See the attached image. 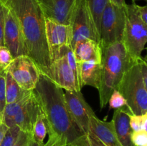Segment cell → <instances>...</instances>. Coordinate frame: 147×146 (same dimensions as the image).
Instances as JSON below:
<instances>
[{"label":"cell","instance_id":"52a82bcc","mask_svg":"<svg viewBox=\"0 0 147 146\" xmlns=\"http://www.w3.org/2000/svg\"><path fill=\"white\" fill-rule=\"evenodd\" d=\"M70 26L73 33L71 47L78 42L86 39L100 43L98 31L95 25L86 0L76 1Z\"/></svg>","mask_w":147,"mask_h":146},{"label":"cell","instance_id":"d590c367","mask_svg":"<svg viewBox=\"0 0 147 146\" xmlns=\"http://www.w3.org/2000/svg\"><path fill=\"white\" fill-rule=\"evenodd\" d=\"M78 140V141L80 142V143H81L83 146H90L88 144V142L87 139H86V135H83L82 137H79Z\"/></svg>","mask_w":147,"mask_h":146},{"label":"cell","instance_id":"484cf974","mask_svg":"<svg viewBox=\"0 0 147 146\" xmlns=\"http://www.w3.org/2000/svg\"><path fill=\"white\" fill-rule=\"evenodd\" d=\"M12 54L4 45L0 46V69L7 70L14 60Z\"/></svg>","mask_w":147,"mask_h":146},{"label":"cell","instance_id":"e575fe53","mask_svg":"<svg viewBox=\"0 0 147 146\" xmlns=\"http://www.w3.org/2000/svg\"><path fill=\"white\" fill-rule=\"evenodd\" d=\"M110 1L119 7H124L126 4L125 0H110Z\"/></svg>","mask_w":147,"mask_h":146},{"label":"cell","instance_id":"8d00e7d4","mask_svg":"<svg viewBox=\"0 0 147 146\" xmlns=\"http://www.w3.org/2000/svg\"><path fill=\"white\" fill-rule=\"evenodd\" d=\"M67 146H83V145L80 143V142L78 141V140L77 139L76 141H74V142H73L72 143H70V144L67 145Z\"/></svg>","mask_w":147,"mask_h":146},{"label":"cell","instance_id":"4316f807","mask_svg":"<svg viewBox=\"0 0 147 146\" xmlns=\"http://www.w3.org/2000/svg\"><path fill=\"white\" fill-rule=\"evenodd\" d=\"M131 140L134 146H147V131H132Z\"/></svg>","mask_w":147,"mask_h":146},{"label":"cell","instance_id":"f1b7e54d","mask_svg":"<svg viewBox=\"0 0 147 146\" xmlns=\"http://www.w3.org/2000/svg\"><path fill=\"white\" fill-rule=\"evenodd\" d=\"M135 8L139 18L147 25V6H140L135 3Z\"/></svg>","mask_w":147,"mask_h":146},{"label":"cell","instance_id":"74e56055","mask_svg":"<svg viewBox=\"0 0 147 146\" xmlns=\"http://www.w3.org/2000/svg\"><path fill=\"white\" fill-rule=\"evenodd\" d=\"M139 1V0H132L133 3H135V1ZM143 1H146V0H143Z\"/></svg>","mask_w":147,"mask_h":146},{"label":"cell","instance_id":"d6986e66","mask_svg":"<svg viewBox=\"0 0 147 146\" xmlns=\"http://www.w3.org/2000/svg\"><path fill=\"white\" fill-rule=\"evenodd\" d=\"M6 102L7 104L14 103L27 97L32 91H27L22 88L15 80L13 79L10 73L6 72Z\"/></svg>","mask_w":147,"mask_h":146},{"label":"cell","instance_id":"cb8c5ba5","mask_svg":"<svg viewBox=\"0 0 147 146\" xmlns=\"http://www.w3.org/2000/svg\"><path fill=\"white\" fill-rule=\"evenodd\" d=\"M108 103L109 104L110 109H114V110L123 108L127 106V102L126 99L117 90H115L111 94Z\"/></svg>","mask_w":147,"mask_h":146},{"label":"cell","instance_id":"e0dca14e","mask_svg":"<svg viewBox=\"0 0 147 146\" xmlns=\"http://www.w3.org/2000/svg\"><path fill=\"white\" fill-rule=\"evenodd\" d=\"M80 87L90 86L98 90L101 81L102 64L96 62L78 63Z\"/></svg>","mask_w":147,"mask_h":146},{"label":"cell","instance_id":"1f68e13d","mask_svg":"<svg viewBox=\"0 0 147 146\" xmlns=\"http://www.w3.org/2000/svg\"><path fill=\"white\" fill-rule=\"evenodd\" d=\"M30 136H31V135L28 134L27 133H24L23 131H21L20 135H19L18 137H17V140H16V142L12 146H24Z\"/></svg>","mask_w":147,"mask_h":146},{"label":"cell","instance_id":"277c9868","mask_svg":"<svg viewBox=\"0 0 147 146\" xmlns=\"http://www.w3.org/2000/svg\"><path fill=\"white\" fill-rule=\"evenodd\" d=\"M116 90L127 102L130 114L147 113V64L146 59L134 61L123 74Z\"/></svg>","mask_w":147,"mask_h":146},{"label":"cell","instance_id":"9c48e42d","mask_svg":"<svg viewBox=\"0 0 147 146\" xmlns=\"http://www.w3.org/2000/svg\"><path fill=\"white\" fill-rule=\"evenodd\" d=\"M7 70L22 88L27 91H34L40 72L30 57L26 55L15 57Z\"/></svg>","mask_w":147,"mask_h":146},{"label":"cell","instance_id":"5b68a950","mask_svg":"<svg viewBox=\"0 0 147 146\" xmlns=\"http://www.w3.org/2000/svg\"><path fill=\"white\" fill-rule=\"evenodd\" d=\"M125 26L121 42L133 61L142 59L147 42V25L136 12L135 3L125 5Z\"/></svg>","mask_w":147,"mask_h":146},{"label":"cell","instance_id":"5bb4252c","mask_svg":"<svg viewBox=\"0 0 147 146\" xmlns=\"http://www.w3.org/2000/svg\"><path fill=\"white\" fill-rule=\"evenodd\" d=\"M41 113L40 104L34 91H32L13 120V125L20 127L21 131L31 135L37 116Z\"/></svg>","mask_w":147,"mask_h":146},{"label":"cell","instance_id":"9a60e30c","mask_svg":"<svg viewBox=\"0 0 147 146\" xmlns=\"http://www.w3.org/2000/svg\"><path fill=\"white\" fill-rule=\"evenodd\" d=\"M89 132L93 133L106 146H123L117 137L112 120H101L96 115L90 117Z\"/></svg>","mask_w":147,"mask_h":146},{"label":"cell","instance_id":"ba28073f","mask_svg":"<svg viewBox=\"0 0 147 146\" xmlns=\"http://www.w3.org/2000/svg\"><path fill=\"white\" fill-rule=\"evenodd\" d=\"M45 32L51 62L63 57L71 47L73 33L70 24L58 23L45 18Z\"/></svg>","mask_w":147,"mask_h":146},{"label":"cell","instance_id":"44dd1931","mask_svg":"<svg viewBox=\"0 0 147 146\" xmlns=\"http://www.w3.org/2000/svg\"><path fill=\"white\" fill-rule=\"evenodd\" d=\"M109 1L110 0H86L98 34L102 13Z\"/></svg>","mask_w":147,"mask_h":146},{"label":"cell","instance_id":"f35d334b","mask_svg":"<svg viewBox=\"0 0 147 146\" xmlns=\"http://www.w3.org/2000/svg\"><path fill=\"white\" fill-rule=\"evenodd\" d=\"M1 70H1V69H0V71H1Z\"/></svg>","mask_w":147,"mask_h":146},{"label":"cell","instance_id":"8fae6325","mask_svg":"<svg viewBox=\"0 0 147 146\" xmlns=\"http://www.w3.org/2000/svg\"><path fill=\"white\" fill-rule=\"evenodd\" d=\"M65 100L67 110L78 127L85 135L89 133L90 117L95 115L80 91H65Z\"/></svg>","mask_w":147,"mask_h":146},{"label":"cell","instance_id":"603a6c76","mask_svg":"<svg viewBox=\"0 0 147 146\" xmlns=\"http://www.w3.org/2000/svg\"><path fill=\"white\" fill-rule=\"evenodd\" d=\"M20 132L21 130L20 127L17 125H13L9 127L0 146H12L17 140Z\"/></svg>","mask_w":147,"mask_h":146},{"label":"cell","instance_id":"ffe728a7","mask_svg":"<svg viewBox=\"0 0 147 146\" xmlns=\"http://www.w3.org/2000/svg\"><path fill=\"white\" fill-rule=\"evenodd\" d=\"M48 133L47 122L42 113H40L37 116L36 121L33 125L31 137L36 143L40 145L44 144L45 139Z\"/></svg>","mask_w":147,"mask_h":146},{"label":"cell","instance_id":"836d02e7","mask_svg":"<svg viewBox=\"0 0 147 146\" xmlns=\"http://www.w3.org/2000/svg\"><path fill=\"white\" fill-rule=\"evenodd\" d=\"M24 146H47V143H45L44 144L40 145V144H39V143H36V142L34 141L32 138L31 136H30V138L28 139L27 143H26L25 145Z\"/></svg>","mask_w":147,"mask_h":146},{"label":"cell","instance_id":"d6a6232c","mask_svg":"<svg viewBox=\"0 0 147 146\" xmlns=\"http://www.w3.org/2000/svg\"><path fill=\"white\" fill-rule=\"evenodd\" d=\"M8 128L9 127L3 123L2 120L0 118V144H1V141H2L3 138H4Z\"/></svg>","mask_w":147,"mask_h":146},{"label":"cell","instance_id":"4dcf8cb0","mask_svg":"<svg viewBox=\"0 0 147 146\" xmlns=\"http://www.w3.org/2000/svg\"><path fill=\"white\" fill-rule=\"evenodd\" d=\"M86 137L90 146H106L90 132L86 134Z\"/></svg>","mask_w":147,"mask_h":146},{"label":"cell","instance_id":"6da1fadb","mask_svg":"<svg viewBox=\"0 0 147 146\" xmlns=\"http://www.w3.org/2000/svg\"><path fill=\"white\" fill-rule=\"evenodd\" d=\"M12 11L21 28L27 57L45 75L51 59L45 32V17L38 0H1Z\"/></svg>","mask_w":147,"mask_h":146},{"label":"cell","instance_id":"30bf717a","mask_svg":"<svg viewBox=\"0 0 147 146\" xmlns=\"http://www.w3.org/2000/svg\"><path fill=\"white\" fill-rule=\"evenodd\" d=\"M2 4L4 20V45L9 50L14 58L20 56H27L18 20L12 11L3 3Z\"/></svg>","mask_w":147,"mask_h":146},{"label":"cell","instance_id":"7402d4cb","mask_svg":"<svg viewBox=\"0 0 147 146\" xmlns=\"http://www.w3.org/2000/svg\"><path fill=\"white\" fill-rule=\"evenodd\" d=\"M129 116V124L132 131L146 130L147 113L143 115L130 114Z\"/></svg>","mask_w":147,"mask_h":146},{"label":"cell","instance_id":"3957f363","mask_svg":"<svg viewBox=\"0 0 147 146\" xmlns=\"http://www.w3.org/2000/svg\"><path fill=\"white\" fill-rule=\"evenodd\" d=\"M101 48V81L98 90L100 108H104L125 72L134 61L129 57L121 42H116Z\"/></svg>","mask_w":147,"mask_h":146},{"label":"cell","instance_id":"8992f818","mask_svg":"<svg viewBox=\"0 0 147 146\" xmlns=\"http://www.w3.org/2000/svg\"><path fill=\"white\" fill-rule=\"evenodd\" d=\"M125 19V6L119 7L109 1L102 13L100 21V47L109 45L116 42H121Z\"/></svg>","mask_w":147,"mask_h":146},{"label":"cell","instance_id":"4fadbf2b","mask_svg":"<svg viewBox=\"0 0 147 146\" xmlns=\"http://www.w3.org/2000/svg\"><path fill=\"white\" fill-rule=\"evenodd\" d=\"M45 18L70 24L77 0H38Z\"/></svg>","mask_w":147,"mask_h":146},{"label":"cell","instance_id":"d4e9b609","mask_svg":"<svg viewBox=\"0 0 147 146\" xmlns=\"http://www.w3.org/2000/svg\"><path fill=\"white\" fill-rule=\"evenodd\" d=\"M6 72L7 70H2L0 71V118L2 120V115L4 108L7 104L6 102Z\"/></svg>","mask_w":147,"mask_h":146},{"label":"cell","instance_id":"2e32d148","mask_svg":"<svg viewBox=\"0 0 147 146\" xmlns=\"http://www.w3.org/2000/svg\"><path fill=\"white\" fill-rule=\"evenodd\" d=\"M72 50L78 63L91 61L101 63L102 48L98 42L89 39L80 40L74 44Z\"/></svg>","mask_w":147,"mask_h":146},{"label":"cell","instance_id":"ac0fdd59","mask_svg":"<svg viewBox=\"0 0 147 146\" xmlns=\"http://www.w3.org/2000/svg\"><path fill=\"white\" fill-rule=\"evenodd\" d=\"M111 120L121 144L123 146H134L131 140L132 130L129 124V111L127 109L123 107L115 110Z\"/></svg>","mask_w":147,"mask_h":146},{"label":"cell","instance_id":"f546056e","mask_svg":"<svg viewBox=\"0 0 147 146\" xmlns=\"http://www.w3.org/2000/svg\"><path fill=\"white\" fill-rule=\"evenodd\" d=\"M4 10L3 4L0 0V46L4 45Z\"/></svg>","mask_w":147,"mask_h":146},{"label":"cell","instance_id":"7a4b0ae2","mask_svg":"<svg viewBox=\"0 0 147 146\" xmlns=\"http://www.w3.org/2000/svg\"><path fill=\"white\" fill-rule=\"evenodd\" d=\"M34 91L45 117L49 135L60 137L67 145L84 135L70 116L63 89L40 74Z\"/></svg>","mask_w":147,"mask_h":146},{"label":"cell","instance_id":"7c38bea8","mask_svg":"<svg viewBox=\"0 0 147 146\" xmlns=\"http://www.w3.org/2000/svg\"><path fill=\"white\" fill-rule=\"evenodd\" d=\"M45 76L65 91H80L65 56L52 62Z\"/></svg>","mask_w":147,"mask_h":146},{"label":"cell","instance_id":"83f0119b","mask_svg":"<svg viewBox=\"0 0 147 146\" xmlns=\"http://www.w3.org/2000/svg\"><path fill=\"white\" fill-rule=\"evenodd\" d=\"M47 146H67L65 142L56 135H49L47 142Z\"/></svg>","mask_w":147,"mask_h":146}]
</instances>
